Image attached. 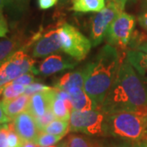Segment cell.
Listing matches in <instances>:
<instances>
[{"label":"cell","instance_id":"cell-14","mask_svg":"<svg viewBox=\"0 0 147 147\" xmlns=\"http://www.w3.org/2000/svg\"><path fill=\"white\" fill-rule=\"evenodd\" d=\"M85 70L84 67L74 72H69L61 77L55 84V88L59 90L68 92L73 88H84Z\"/></svg>","mask_w":147,"mask_h":147},{"label":"cell","instance_id":"cell-9","mask_svg":"<svg viewBox=\"0 0 147 147\" xmlns=\"http://www.w3.org/2000/svg\"><path fill=\"white\" fill-rule=\"evenodd\" d=\"M61 49L59 30H51L40 36L34 42L32 57L34 58L47 57Z\"/></svg>","mask_w":147,"mask_h":147},{"label":"cell","instance_id":"cell-38","mask_svg":"<svg viewBox=\"0 0 147 147\" xmlns=\"http://www.w3.org/2000/svg\"><path fill=\"white\" fill-rule=\"evenodd\" d=\"M5 3L3 1V0H0V12H2L3 10V8L5 7Z\"/></svg>","mask_w":147,"mask_h":147},{"label":"cell","instance_id":"cell-37","mask_svg":"<svg viewBox=\"0 0 147 147\" xmlns=\"http://www.w3.org/2000/svg\"><path fill=\"white\" fill-rule=\"evenodd\" d=\"M21 147H39L36 145L34 142H28V141H23Z\"/></svg>","mask_w":147,"mask_h":147},{"label":"cell","instance_id":"cell-10","mask_svg":"<svg viewBox=\"0 0 147 147\" xmlns=\"http://www.w3.org/2000/svg\"><path fill=\"white\" fill-rule=\"evenodd\" d=\"M13 123L17 134L23 141L34 142L40 132L35 118L27 110L16 116Z\"/></svg>","mask_w":147,"mask_h":147},{"label":"cell","instance_id":"cell-30","mask_svg":"<svg viewBox=\"0 0 147 147\" xmlns=\"http://www.w3.org/2000/svg\"><path fill=\"white\" fill-rule=\"evenodd\" d=\"M103 147H141L140 142H131L124 141L123 142L111 143L108 146H103Z\"/></svg>","mask_w":147,"mask_h":147},{"label":"cell","instance_id":"cell-23","mask_svg":"<svg viewBox=\"0 0 147 147\" xmlns=\"http://www.w3.org/2000/svg\"><path fill=\"white\" fill-rule=\"evenodd\" d=\"M63 137L62 136H56V135L46 133L43 131H40L34 142L39 147L51 146H55Z\"/></svg>","mask_w":147,"mask_h":147},{"label":"cell","instance_id":"cell-8","mask_svg":"<svg viewBox=\"0 0 147 147\" xmlns=\"http://www.w3.org/2000/svg\"><path fill=\"white\" fill-rule=\"evenodd\" d=\"M34 61L22 50H18L0 65V74L11 82L24 74L34 72Z\"/></svg>","mask_w":147,"mask_h":147},{"label":"cell","instance_id":"cell-40","mask_svg":"<svg viewBox=\"0 0 147 147\" xmlns=\"http://www.w3.org/2000/svg\"><path fill=\"white\" fill-rule=\"evenodd\" d=\"M41 147H63L62 142L59 145H55V146H41Z\"/></svg>","mask_w":147,"mask_h":147},{"label":"cell","instance_id":"cell-34","mask_svg":"<svg viewBox=\"0 0 147 147\" xmlns=\"http://www.w3.org/2000/svg\"><path fill=\"white\" fill-rule=\"evenodd\" d=\"M138 22L142 28L147 33V11H144L138 16Z\"/></svg>","mask_w":147,"mask_h":147},{"label":"cell","instance_id":"cell-5","mask_svg":"<svg viewBox=\"0 0 147 147\" xmlns=\"http://www.w3.org/2000/svg\"><path fill=\"white\" fill-rule=\"evenodd\" d=\"M105 115L100 110L90 111L72 110L69 118V131L88 136H105Z\"/></svg>","mask_w":147,"mask_h":147},{"label":"cell","instance_id":"cell-28","mask_svg":"<svg viewBox=\"0 0 147 147\" xmlns=\"http://www.w3.org/2000/svg\"><path fill=\"white\" fill-rule=\"evenodd\" d=\"M34 81H35L34 76L33 74L27 73L19 76L18 78H16L13 81H11V83L14 84H20V85H23V86L26 87L28 85L34 83Z\"/></svg>","mask_w":147,"mask_h":147},{"label":"cell","instance_id":"cell-3","mask_svg":"<svg viewBox=\"0 0 147 147\" xmlns=\"http://www.w3.org/2000/svg\"><path fill=\"white\" fill-rule=\"evenodd\" d=\"M105 136L127 142H145L147 137V105L135 110H124L105 115Z\"/></svg>","mask_w":147,"mask_h":147},{"label":"cell","instance_id":"cell-26","mask_svg":"<svg viewBox=\"0 0 147 147\" xmlns=\"http://www.w3.org/2000/svg\"><path fill=\"white\" fill-rule=\"evenodd\" d=\"M51 88H52L46 86L44 84H40V83H33V84H30V85L26 87V90H25L24 94L27 95L29 96H31L35 93L45 92V91H47V90H50Z\"/></svg>","mask_w":147,"mask_h":147},{"label":"cell","instance_id":"cell-15","mask_svg":"<svg viewBox=\"0 0 147 147\" xmlns=\"http://www.w3.org/2000/svg\"><path fill=\"white\" fill-rule=\"evenodd\" d=\"M128 62L134 68L142 83L147 88V54L137 50H129L126 53Z\"/></svg>","mask_w":147,"mask_h":147},{"label":"cell","instance_id":"cell-6","mask_svg":"<svg viewBox=\"0 0 147 147\" xmlns=\"http://www.w3.org/2000/svg\"><path fill=\"white\" fill-rule=\"evenodd\" d=\"M135 25V16L124 11L121 12L108 29L106 34L108 43L117 50H126L131 42Z\"/></svg>","mask_w":147,"mask_h":147},{"label":"cell","instance_id":"cell-1","mask_svg":"<svg viewBox=\"0 0 147 147\" xmlns=\"http://www.w3.org/2000/svg\"><path fill=\"white\" fill-rule=\"evenodd\" d=\"M147 105V88L127 58L122 57L116 79L100 109L105 115Z\"/></svg>","mask_w":147,"mask_h":147},{"label":"cell","instance_id":"cell-17","mask_svg":"<svg viewBox=\"0 0 147 147\" xmlns=\"http://www.w3.org/2000/svg\"><path fill=\"white\" fill-rule=\"evenodd\" d=\"M57 92L52 102L51 109L53 110L56 119L69 121L70 114L73 110V105L71 103V100H65L60 98L57 94Z\"/></svg>","mask_w":147,"mask_h":147},{"label":"cell","instance_id":"cell-44","mask_svg":"<svg viewBox=\"0 0 147 147\" xmlns=\"http://www.w3.org/2000/svg\"><path fill=\"white\" fill-rule=\"evenodd\" d=\"M1 126H2V125H1V124H0V127H1Z\"/></svg>","mask_w":147,"mask_h":147},{"label":"cell","instance_id":"cell-27","mask_svg":"<svg viewBox=\"0 0 147 147\" xmlns=\"http://www.w3.org/2000/svg\"><path fill=\"white\" fill-rule=\"evenodd\" d=\"M6 7H8L13 11H22L26 8L29 0H3Z\"/></svg>","mask_w":147,"mask_h":147},{"label":"cell","instance_id":"cell-39","mask_svg":"<svg viewBox=\"0 0 147 147\" xmlns=\"http://www.w3.org/2000/svg\"><path fill=\"white\" fill-rule=\"evenodd\" d=\"M142 7L146 11H147V0H144L143 3H142Z\"/></svg>","mask_w":147,"mask_h":147},{"label":"cell","instance_id":"cell-31","mask_svg":"<svg viewBox=\"0 0 147 147\" xmlns=\"http://www.w3.org/2000/svg\"><path fill=\"white\" fill-rule=\"evenodd\" d=\"M57 3V0H38V7L42 10H47L53 6H55Z\"/></svg>","mask_w":147,"mask_h":147},{"label":"cell","instance_id":"cell-41","mask_svg":"<svg viewBox=\"0 0 147 147\" xmlns=\"http://www.w3.org/2000/svg\"><path fill=\"white\" fill-rule=\"evenodd\" d=\"M140 143H141V147H147V143L146 142H142Z\"/></svg>","mask_w":147,"mask_h":147},{"label":"cell","instance_id":"cell-24","mask_svg":"<svg viewBox=\"0 0 147 147\" xmlns=\"http://www.w3.org/2000/svg\"><path fill=\"white\" fill-rule=\"evenodd\" d=\"M7 144L8 147H21L23 140L16 131L14 123H7Z\"/></svg>","mask_w":147,"mask_h":147},{"label":"cell","instance_id":"cell-43","mask_svg":"<svg viewBox=\"0 0 147 147\" xmlns=\"http://www.w3.org/2000/svg\"><path fill=\"white\" fill-rule=\"evenodd\" d=\"M145 142H146L147 143V137H146V141H145Z\"/></svg>","mask_w":147,"mask_h":147},{"label":"cell","instance_id":"cell-42","mask_svg":"<svg viewBox=\"0 0 147 147\" xmlns=\"http://www.w3.org/2000/svg\"><path fill=\"white\" fill-rule=\"evenodd\" d=\"M132 2H137V1H139V0H131Z\"/></svg>","mask_w":147,"mask_h":147},{"label":"cell","instance_id":"cell-25","mask_svg":"<svg viewBox=\"0 0 147 147\" xmlns=\"http://www.w3.org/2000/svg\"><path fill=\"white\" fill-rule=\"evenodd\" d=\"M55 119H56V117L54 115L52 109H49L43 115L35 118L37 125H38V127L39 131H42Z\"/></svg>","mask_w":147,"mask_h":147},{"label":"cell","instance_id":"cell-16","mask_svg":"<svg viewBox=\"0 0 147 147\" xmlns=\"http://www.w3.org/2000/svg\"><path fill=\"white\" fill-rule=\"evenodd\" d=\"M30 96L26 94H22L15 99L7 100H1L2 106L6 115L11 120H14L16 116H18L22 112L26 111L30 101Z\"/></svg>","mask_w":147,"mask_h":147},{"label":"cell","instance_id":"cell-22","mask_svg":"<svg viewBox=\"0 0 147 147\" xmlns=\"http://www.w3.org/2000/svg\"><path fill=\"white\" fill-rule=\"evenodd\" d=\"M25 90H26V86L20 84H14L11 82L3 87L1 100L15 99L22 94H24Z\"/></svg>","mask_w":147,"mask_h":147},{"label":"cell","instance_id":"cell-11","mask_svg":"<svg viewBox=\"0 0 147 147\" xmlns=\"http://www.w3.org/2000/svg\"><path fill=\"white\" fill-rule=\"evenodd\" d=\"M56 92L57 88H52L50 90L31 96L26 110L34 118L43 115L47 110L51 109V105L56 95Z\"/></svg>","mask_w":147,"mask_h":147},{"label":"cell","instance_id":"cell-21","mask_svg":"<svg viewBox=\"0 0 147 147\" xmlns=\"http://www.w3.org/2000/svg\"><path fill=\"white\" fill-rule=\"evenodd\" d=\"M20 42L15 38H5L0 40V65L5 61L13 53L18 51Z\"/></svg>","mask_w":147,"mask_h":147},{"label":"cell","instance_id":"cell-18","mask_svg":"<svg viewBox=\"0 0 147 147\" xmlns=\"http://www.w3.org/2000/svg\"><path fill=\"white\" fill-rule=\"evenodd\" d=\"M105 5V0H73L71 10L80 13L99 12Z\"/></svg>","mask_w":147,"mask_h":147},{"label":"cell","instance_id":"cell-4","mask_svg":"<svg viewBox=\"0 0 147 147\" xmlns=\"http://www.w3.org/2000/svg\"><path fill=\"white\" fill-rule=\"evenodd\" d=\"M58 30L61 50L76 61L84 60L92 46L91 40L68 23L63 24Z\"/></svg>","mask_w":147,"mask_h":147},{"label":"cell","instance_id":"cell-2","mask_svg":"<svg viewBox=\"0 0 147 147\" xmlns=\"http://www.w3.org/2000/svg\"><path fill=\"white\" fill-rule=\"evenodd\" d=\"M121 59L118 50L108 44L84 66V91L99 108L115 80Z\"/></svg>","mask_w":147,"mask_h":147},{"label":"cell","instance_id":"cell-13","mask_svg":"<svg viewBox=\"0 0 147 147\" xmlns=\"http://www.w3.org/2000/svg\"><path fill=\"white\" fill-rule=\"evenodd\" d=\"M70 100L73 105V110L78 111H90L100 109L88 93L84 91V88H73L68 92Z\"/></svg>","mask_w":147,"mask_h":147},{"label":"cell","instance_id":"cell-35","mask_svg":"<svg viewBox=\"0 0 147 147\" xmlns=\"http://www.w3.org/2000/svg\"><path fill=\"white\" fill-rule=\"evenodd\" d=\"M127 0H106V2H111V3H114L115 4L118 6L121 10L123 11L125 5H126V3Z\"/></svg>","mask_w":147,"mask_h":147},{"label":"cell","instance_id":"cell-12","mask_svg":"<svg viewBox=\"0 0 147 147\" xmlns=\"http://www.w3.org/2000/svg\"><path fill=\"white\" fill-rule=\"evenodd\" d=\"M75 65L76 62L69 58L64 57L59 54H53L42 61L38 68V73L42 75H50L65 69H71Z\"/></svg>","mask_w":147,"mask_h":147},{"label":"cell","instance_id":"cell-32","mask_svg":"<svg viewBox=\"0 0 147 147\" xmlns=\"http://www.w3.org/2000/svg\"><path fill=\"white\" fill-rule=\"evenodd\" d=\"M3 89V88H0V97H1V96H2ZM10 121V119L6 115L5 112L3 111V106H2V103H1V98H0V124L3 125V124L8 123Z\"/></svg>","mask_w":147,"mask_h":147},{"label":"cell","instance_id":"cell-36","mask_svg":"<svg viewBox=\"0 0 147 147\" xmlns=\"http://www.w3.org/2000/svg\"><path fill=\"white\" fill-rule=\"evenodd\" d=\"M135 50H137V51H140V52H142V53H145L147 54V41L144 42L142 44H140L138 47H137V48Z\"/></svg>","mask_w":147,"mask_h":147},{"label":"cell","instance_id":"cell-19","mask_svg":"<svg viewBox=\"0 0 147 147\" xmlns=\"http://www.w3.org/2000/svg\"><path fill=\"white\" fill-rule=\"evenodd\" d=\"M62 145L63 147H103L96 140L78 134L69 135Z\"/></svg>","mask_w":147,"mask_h":147},{"label":"cell","instance_id":"cell-29","mask_svg":"<svg viewBox=\"0 0 147 147\" xmlns=\"http://www.w3.org/2000/svg\"><path fill=\"white\" fill-rule=\"evenodd\" d=\"M0 147H8L7 123L3 124L0 127Z\"/></svg>","mask_w":147,"mask_h":147},{"label":"cell","instance_id":"cell-7","mask_svg":"<svg viewBox=\"0 0 147 147\" xmlns=\"http://www.w3.org/2000/svg\"><path fill=\"white\" fill-rule=\"evenodd\" d=\"M114 3L107 2L104 9L97 12L92 18L91 23V42L92 47L99 45L106 36L108 29L117 16L123 12Z\"/></svg>","mask_w":147,"mask_h":147},{"label":"cell","instance_id":"cell-33","mask_svg":"<svg viewBox=\"0 0 147 147\" xmlns=\"http://www.w3.org/2000/svg\"><path fill=\"white\" fill-rule=\"evenodd\" d=\"M7 31H8V28H7V21L3 16V12H0V38L5 37Z\"/></svg>","mask_w":147,"mask_h":147},{"label":"cell","instance_id":"cell-20","mask_svg":"<svg viewBox=\"0 0 147 147\" xmlns=\"http://www.w3.org/2000/svg\"><path fill=\"white\" fill-rule=\"evenodd\" d=\"M42 131L56 136L65 137L69 131V121L55 119Z\"/></svg>","mask_w":147,"mask_h":147}]
</instances>
